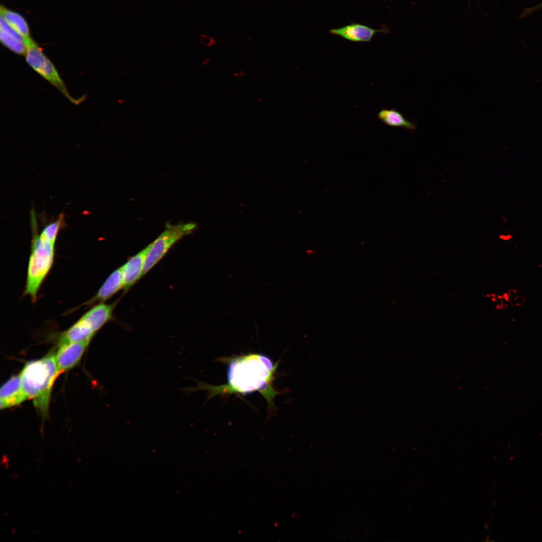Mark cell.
<instances>
[{"instance_id":"obj_1","label":"cell","mask_w":542,"mask_h":542,"mask_svg":"<svg viewBox=\"0 0 542 542\" xmlns=\"http://www.w3.org/2000/svg\"><path fill=\"white\" fill-rule=\"evenodd\" d=\"M223 361L227 363L225 384L212 385L197 381L196 386L182 390L188 394L206 390L207 400L221 394H245L257 391L266 399L269 410L274 408V399L279 394L273 386L278 363L264 354L254 353L225 358Z\"/></svg>"},{"instance_id":"obj_2","label":"cell","mask_w":542,"mask_h":542,"mask_svg":"<svg viewBox=\"0 0 542 542\" xmlns=\"http://www.w3.org/2000/svg\"><path fill=\"white\" fill-rule=\"evenodd\" d=\"M64 218V214H60L56 219L46 224L39 233L36 214L33 210L31 212V249L23 296H29L33 303L37 301L41 286L53 266L55 243L65 225Z\"/></svg>"},{"instance_id":"obj_3","label":"cell","mask_w":542,"mask_h":542,"mask_svg":"<svg viewBox=\"0 0 542 542\" xmlns=\"http://www.w3.org/2000/svg\"><path fill=\"white\" fill-rule=\"evenodd\" d=\"M60 373L55 355L51 353L41 359L28 362L20 375L28 399H31L44 418L48 416L52 386Z\"/></svg>"},{"instance_id":"obj_4","label":"cell","mask_w":542,"mask_h":542,"mask_svg":"<svg viewBox=\"0 0 542 542\" xmlns=\"http://www.w3.org/2000/svg\"><path fill=\"white\" fill-rule=\"evenodd\" d=\"M197 228L195 222L167 223L165 229L149 245L146 255L142 277L150 271L182 238L193 233Z\"/></svg>"},{"instance_id":"obj_5","label":"cell","mask_w":542,"mask_h":542,"mask_svg":"<svg viewBox=\"0 0 542 542\" xmlns=\"http://www.w3.org/2000/svg\"><path fill=\"white\" fill-rule=\"evenodd\" d=\"M27 63L42 77L60 91L69 100L79 104L82 99L71 96L63 80L51 61L44 54L42 49L33 41L27 46L25 54Z\"/></svg>"},{"instance_id":"obj_6","label":"cell","mask_w":542,"mask_h":542,"mask_svg":"<svg viewBox=\"0 0 542 542\" xmlns=\"http://www.w3.org/2000/svg\"><path fill=\"white\" fill-rule=\"evenodd\" d=\"M90 342L85 341L59 345L55 357L60 372L74 367L79 362Z\"/></svg>"},{"instance_id":"obj_7","label":"cell","mask_w":542,"mask_h":542,"mask_svg":"<svg viewBox=\"0 0 542 542\" xmlns=\"http://www.w3.org/2000/svg\"><path fill=\"white\" fill-rule=\"evenodd\" d=\"M97 330L92 319L86 313L60 336L59 345L91 341Z\"/></svg>"},{"instance_id":"obj_8","label":"cell","mask_w":542,"mask_h":542,"mask_svg":"<svg viewBox=\"0 0 542 542\" xmlns=\"http://www.w3.org/2000/svg\"><path fill=\"white\" fill-rule=\"evenodd\" d=\"M387 29H373L368 26L352 23L342 27L330 30L329 33L354 42H369L377 33H386Z\"/></svg>"},{"instance_id":"obj_9","label":"cell","mask_w":542,"mask_h":542,"mask_svg":"<svg viewBox=\"0 0 542 542\" xmlns=\"http://www.w3.org/2000/svg\"><path fill=\"white\" fill-rule=\"evenodd\" d=\"M27 399L20 374L12 376L1 388V410L18 405Z\"/></svg>"},{"instance_id":"obj_10","label":"cell","mask_w":542,"mask_h":542,"mask_svg":"<svg viewBox=\"0 0 542 542\" xmlns=\"http://www.w3.org/2000/svg\"><path fill=\"white\" fill-rule=\"evenodd\" d=\"M122 289H123V283L120 266L111 273L92 298L77 308L84 306L86 308L91 307L103 303Z\"/></svg>"},{"instance_id":"obj_11","label":"cell","mask_w":542,"mask_h":542,"mask_svg":"<svg viewBox=\"0 0 542 542\" xmlns=\"http://www.w3.org/2000/svg\"><path fill=\"white\" fill-rule=\"evenodd\" d=\"M149 248V245L136 255L130 257L121 266L124 290H128L142 277L145 259Z\"/></svg>"},{"instance_id":"obj_12","label":"cell","mask_w":542,"mask_h":542,"mask_svg":"<svg viewBox=\"0 0 542 542\" xmlns=\"http://www.w3.org/2000/svg\"><path fill=\"white\" fill-rule=\"evenodd\" d=\"M1 16L6 22L29 42L33 41L30 36L29 26L24 17L17 12L4 6L1 7Z\"/></svg>"},{"instance_id":"obj_13","label":"cell","mask_w":542,"mask_h":542,"mask_svg":"<svg viewBox=\"0 0 542 542\" xmlns=\"http://www.w3.org/2000/svg\"><path fill=\"white\" fill-rule=\"evenodd\" d=\"M378 118L390 126L402 127L409 130L416 128L415 124L406 119L400 112L394 109L381 110L378 113Z\"/></svg>"},{"instance_id":"obj_14","label":"cell","mask_w":542,"mask_h":542,"mask_svg":"<svg viewBox=\"0 0 542 542\" xmlns=\"http://www.w3.org/2000/svg\"><path fill=\"white\" fill-rule=\"evenodd\" d=\"M0 39L2 43L12 52L25 55L27 45L24 43L9 37L2 31H0Z\"/></svg>"},{"instance_id":"obj_15","label":"cell","mask_w":542,"mask_h":542,"mask_svg":"<svg viewBox=\"0 0 542 542\" xmlns=\"http://www.w3.org/2000/svg\"><path fill=\"white\" fill-rule=\"evenodd\" d=\"M0 31L3 32L15 40L24 43L27 46L33 41V40L30 42L28 41L23 36L12 27L1 16L0 19Z\"/></svg>"},{"instance_id":"obj_16","label":"cell","mask_w":542,"mask_h":542,"mask_svg":"<svg viewBox=\"0 0 542 542\" xmlns=\"http://www.w3.org/2000/svg\"><path fill=\"white\" fill-rule=\"evenodd\" d=\"M199 42L201 45L206 47L212 46L216 43L215 40L212 37L206 34L201 35Z\"/></svg>"},{"instance_id":"obj_17","label":"cell","mask_w":542,"mask_h":542,"mask_svg":"<svg viewBox=\"0 0 542 542\" xmlns=\"http://www.w3.org/2000/svg\"><path fill=\"white\" fill-rule=\"evenodd\" d=\"M541 7H542V4L538 5V6H536V7H535L534 8H532V9H530L527 10L525 12L523 13L522 16H526V15L529 14L530 13H531V12H533V11H535L536 10H537L538 9H539V8H540Z\"/></svg>"},{"instance_id":"obj_18","label":"cell","mask_w":542,"mask_h":542,"mask_svg":"<svg viewBox=\"0 0 542 542\" xmlns=\"http://www.w3.org/2000/svg\"><path fill=\"white\" fill-rule=\"evenodd\" d=\"M510 237V236H503L502 235V236H500V238H502V239H503L504 240L508 239Z\"/></svg>"}]
</instances>
